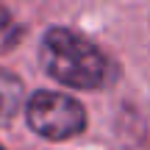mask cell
I'll return each mask as SVG.
<instances>
[{
    "label": "cell",
    "mask_w": 150,
    "mask_h": 150,
    "mask_svg": "<svg viewBox=\"0 0 150 150\" xmlns=\"http://www.w3.org/2000/svg\"><path fill=\"white\" fill-rule=\"evenodd\" d=\"M39 61L53 81L72 89H100L108 81V61L89 39L70 28H50L39 45Z\"/></svg>",
    "instance_id": "1"
},
{
    "label": "cell",
    "mask_w": 150,
    "mask_h": 150,
    "mask_svg": "<svg viewBox=\"0 0 150 150\" xmlns=\"http://www.w3.org/2000/svg\"><path fill=\"white\" fill-rule=\"evenodd\" d=\"M28 125L45 139H70L86 128V108L64 92L39 89L25 106Z\"/></svg>",
    "instance_id": "2"
},
{
    "label": "cell",
    "mask_w": 150,
    "mask_h": 150,
    "mask_svg": "<svg viewBox=\"0 0 150 150\" xmlns=\"http://www.w3.org/2000/svg\"><path fill=\"white\" fill-rule=\"evenodd\" d=\"M22 103V81L0 67V120H11Z\"/></svg>",
    "instance_id": "3"
},
{
    "label": "cell",
    "mask_w": 150,
    "mask_h": 150,
    "mask_svg": "<svg viewBox=\"0 0 150 150\" xmlns=\"http://www.w3.org/2000/svg\"><path fill=\"white\" fill-rule=\"evenodd\" d=\"M8 22H11V20H8V14H6V8H0V33L8 28Z\"/></svg>",
    "instance_id": "4"
},
{
    "label": "cell",
    "mask_w": 150,
    "mask_h": 150,
    "mask_svg": "<svg viewBox=\"0 0 150 150\" xmlns=\"http://www.w3.org/2000/svg\"><path fill=\"white\" fill-rule=\"evenodd\" d=\"M0 150H6V147H3V145H0Z\"/></svg>",
    "instance_id": "5"
}]
</instances>
